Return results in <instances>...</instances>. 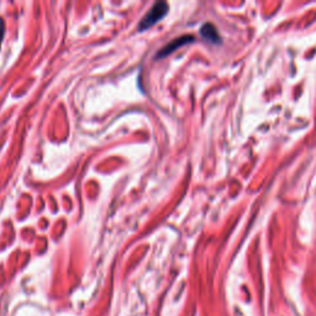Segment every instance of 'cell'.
<instances>
[{"label": "cell", "instance_id": "obj_1", "mask_svg": "<svg viewBox=\"0 0 316 316\" xmlns=\"http://www.w3.org/2000/svg\"><path fill=\"white\" fill-rule=\"evenodd\" d=\"M168 10H169V7L166 2H156L155 4L152 5V8L150 9L149 11L146 13V15L142 17L140 23H138V30L143 31L147 30V29L153 26L155 23H157L162 17H164L167 15Z\"/></svg>", "mask_w": 316, "mask_h": 316}, {"label": "cell", "instance_id": "obj_2", "mask_svg": "<svg viewBox=\"0 0 316 316\" xmlns=\"http://www.w3.org/2000/svg\"><path fill=\"white\" fill-rule=\"evenodd\" d=\"M193 41H194V36H191V35H184V36L174 38L173 41H171L169 43H167L163 48L159 50V52L157 53V56H156V58L166 57V56L169 55V53L176 51L178 47H181L183 45H187V43L193 42Z\"/></svg>", "mask_w": 316, "mask_h": 316}, {"label": "cell", "instance_id": "obj_3", "mask_svg": "<svg viewBox=\"0 0 316 316\" xmlns=\"http://www.w3.org/2000/svg\"><path fill=\"white\" fill-rule=\"evenodd\" d=\"M200 34L202 36L205 38L206 41L211 43H217L220 42V36H218V32L214 25L210 22H206L200 28Z\"/></svg>", "mask_w": 316, "mask_h": 316}, {"label": "cell", "instance_id": "obj_4", "mask_svg": "<svg viewBox=\"0 0 316 316\" xmlns=\"http://www.w3.org/2000/svg\"><path fill=\"white\" fill-rule=\"evenodd\" d=\"M5 35V22L4 20L0 17V47H2V42H3V38H4Z\"/></svg>", "mask_w": 316, "mask_h": 316}]
</instances>
